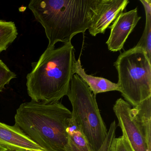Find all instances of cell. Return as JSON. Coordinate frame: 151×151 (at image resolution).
Wrapping results in <instances>:
<instances>
[{
    "instance_id": "cell-18",
    "label": "cell",
    "mask_w": 151,
    "mask_h": 151,
    "mask_svg": "<svg viewBox=\"0 0 151 151\" xmlns=\"http://www.w3.org/2000/svg\"><path fill=\"white\" fill-rule=\"evenodd\" d=\"M6 151H18V150H6Z\"/></svg>"
},
{
    "instance_id": "cell-3",
    "label": "cell",
    "mask_w": 151,
    "mask_h": 151,
    "mask_svg": "<svg viewBox=\"0 0 151 151\" xmlns=\"http://www.w3.org/2000/svg\"><path fill=\"white\" fill-rule=\"evenodd\" d=\"M76 60L71 41L57 48L46 49L26 77L32 101L53 103L67 96Z\"/></svg>"
},
{
    "instance_id": "cell-9",
    "label": "cell",
    "mask_w": 151,
    "mask_h": 151,
    "mask_svg": "<svg viewBox=\"0 0 151 151\" xmlns=\"http://www.w3.org/2000/svg\"><path fill=\"white\" fill-rule=\"evenodd\" d=\"M0 146L7 150L45 151L17 125L0 122Z\"/></svg>"
},
{
    "instance_id": "cell-14",
    "label": "cell",
    "mask_w": 151,
    "mask_h": 151,
    "mask_svg": "<svg viewBox=\"0 0 151 151\" xmlns=\"http://www.w3.org/2000/svg\"><path fill=\"white\" fill-rule=\"evenodd\" d=\"M17 35V28L14 23L0 20V53L7 50Z\"/></svg>"
},
{
    "instance_id": "cell-2",
    "label": "cell",
    "mask_w": 151,
    "mask_h": 151,
    "mask_svg": "<svg viewBox=\"0 0 151 151\" xmlns=\"http://www.w3.org/2000/svg\"><path fill=\"white\" fill-rule=\"evenodd\" d=\"M71 112L59 101H32L20 105L15 125L45 151H67Z\"/></svg>"
},
{
    "instance_id": "cell-1",
    "label": "cell",
    "mask_w": 151,
    "mask_h": 151,
    "mask_svg": "<svg viewBox=\"0 0 151 151\" xmlns=\"http://www.w3.org/2000/svg\"><path fill=\"white\" fill-rule=\"evenodd\" d=\"M101 0H32L29 4L36 20L45 29L47 49L59 42L71 41L91 27Z\"/></svg>"
},
{
    "instance_id": "cell-15",
    "label": "cell",
    "mask_w": 151,
    "mask_h": 151,
    "mask_svg": "<svg viewBox=\"0 0 151 151\" xmlns=\"http://www.w3.org/2000/svg\"><path fill=\"white\" fill-rule=\"evenodd\" d=\"M17 77L14 72L11 71L8 67L0 60V92L2 91L6 85L12 79Z\"/></svg>"
},
{
    "instance_id": "cell-4",
    "label": "cell",
    "mask_w": 151,
    "mask_h": 151,
    "mask_svg": "<svg viewBox=\"0 0 151 151\" xmlns=\"http://www.w3.org/2000/svg\"><path fill=\"white\" fill-rule=\"evenodd\" d=\"M67 96L72 106L71 120L81 129L92 151H98L108 131L96 96L77 74L72 77Z\"/></svg>"
},
{
    "instance_id": "cell-5",
    "label": "cell",
    "mask_w": 151,
    "mask_h": 151,
    "mask_svg": "<svg viewBox=\"0 0 151 151\" xmlns=\"http://www.w3.org/2000/svg\"><path fill=\"white\" fill-rule=\"evenodd\" d=\"M151 62L145 52L135 46L122 53L114 63L119 91L134 107L151 97Z\"/></svg>"
},
{
    "instance_id": "cell-16",
    "label": "cell",
    "mask_w": 151,
    "mask_h": 151,
    "mask_svg": "<svg viewBox=\"0 0 151 151\" xmlns=\"http://www.w3.org/2000/svg\"><path fill=\"white\" fill-rule=\"evenodd\" d=\"M111 151H133L123 136L115 138L112 143Z\"/></svg>"
},
{
    "instance_id": "cell-17",
    "label": "cell",
    "mask_w": 151,
    "mask_h": 151,
    "mask_svg": "<svg viewBox=\"0 0 151 151\" xmlns=\"http://www.w3.org/2000/svg\"><path fill=\"white\" fill-rule=\"evenodd\" d=\"M6 149L0 146V151H6Z\"/></svg>"
},
{
    "instance_id": "cell-7",
    "label": "cell",
    "mask_w": 151,
    "mask_h": 151,
    "mask_svg": "<svg viewBox=\"0 0 151 151\" xmlns=\"http://www.w3.org/2000/svg\"><path fill=\"white\" fill-rule=\"evenodd\" d=\"M140 19L137 8L119 14L110 27V36L106 43L109 50L116 52L122 50Z\"/></svg>"
},
{
    "instance_id": "cell-6",
    "label": "cell",
    "mask_w": 151,
    "mask_h": 151,
    "mask_svg": "<svg viewBox=\"0 0 151 151\" xmlns=\"http://www.w3.org/2000/svg\"><path fill=\"white\" fill-rule=\"evenodd\" d=\"M131 107L123 99H118L113 110L118 122L123 135L133 151H151L145 139L132 115Z\"/></svg>"
},
{
    "instance_id": "cell-10",
    "label": "cell",
    "mask_w": 151,
    "mask_h": 151,
    "mask_svg": "<svg viewBox=\"0 0 151 151\" xmlns=\"http://www.w3.org/2000/svg\"><path fill=\"white\" fill-rule=\"evenodd\" d=\"M73 71L74 74H77L86 83L94 95L111 91H120L118 84L103 78L86 74L81 64L80 58L75 61Z\"/></svg>"
},
{
    "instance_id": "cell-8",
    "label": "cell",
    "mask_w": 151,
    "mask_h": 151,
    "mask_svg": "<svg viewBox=\"0 0 151 151\" xmlns=\"http://www.w3.org/2000/svg\"><path fill=\"white\" fill-rule=\"evenodd\" d=\"M128 0H101L96 16L89 29L90 34L95 37L104 34L106 29L123 13L129 4Z\"/></svg>"
},
{
    "instance_id": "cell-12",
    "label": "cell",
    "mask_w": 151,
    "mask_h": 151,
    "mask_svg": "<svg viewBox=\"0 0 151 151\" xmlns=\"http://www.w3.org/2000/svg\"><path fill=\"white\" fill-rule=\"evenodd\" d=\"M68 132L67 151H92L83 132L71 119Z\"/></svg>"
},
{
    "instance_id": "cell-13",
    "label": "cell",
    "mask_w": 151,
    "mask_h": 151,
    "mask_svg": "<svg viewBox=\"0 0 151 151\" xmlns=\"http://www.w3.org/2000/svg\"><path fill=\"white\" fill-rule=\"evenodd\" d=\"M139 1L145 9L146 22L142 37L136 46L143 49L151 61V1L139 0Z\"/></svg>"
},
{
    "instance_id": "cell-11",
    "label": "cell",
    "mask_w": 151,
    "mask_h": 151,
    "mask_svg": "<svg viewBox=\"0 0 151 151\" xmlns=\"http://www.w3.org/2000/svg\"><path fill=\"white\" fill-rule=\"evenodd\" d=\"M131 111L151 150V97L132 108Z\"/></svg>"
}]
</instances>
